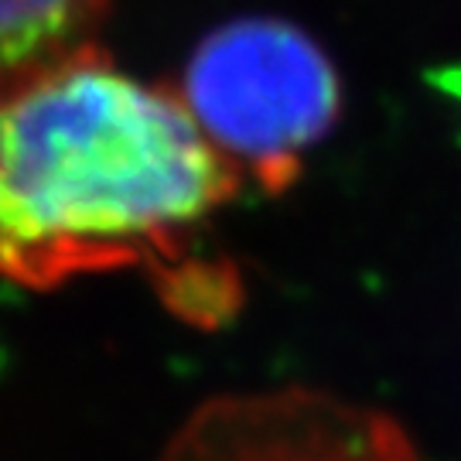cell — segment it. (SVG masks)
I'll list each match as a JSON object with an SVG mask.
<instances>
[{"instance_id": "6da1fadb", "label": "cell", "mask_w": 461, "mask_h": 461, "mask_svg": "<svg viewBox=\"0 0 461 461\" xmlns=\"http://www.w3.org/2000/svg\"><path fill=\"white\" fill-rule=\"evenodd\" d=\"M243 185L178 89L86 49L0 96V277L55 291L140 270L175 314L215 325L240 277L198 240Z\"/></svg>"}, {"instance_id": "7a4b0ae2", "label": "cell", "mask_w": 461, "mask_h": 461, "mask_svg": "<svg viewBox=\"0 0 461 461\" xmlns=\"http://www.w3.org/2000/svg\"><path fill=\"white\" fill-rule=\"evenodd\" d=\"M178 96L219 154L270 195L297 182L342 113L325 49L280 17H240L205 34Z\"/></svg>"}, {"instance_id": "3957f363", "label": "cell", "mask_w": 461, "mask_h": 461, "mask_svg": "<svg viewBox=\"0 0 461 461\" xmlns=\"http://www.w3.org/2000/svg\"><path fill=\"white\" fill-rule=\"evenodd\" d=\"M158 461H417L390 417L308 386L205 400Z\"/></svg>"}, {"instance_id": "277c9868", "label": "cell", "mask_w": 461, "mask_h": 461, "mask_svg": "<svg viewBox=\"0 0 461 461\" xmlns=\"http://www.w3.org/2000/svg\"><path fill=\"white\" fill-rule=\"evenodd\" d=\"M110 0H0V96L45 68L96 49Z\"/></svg>"}]
</instances>
